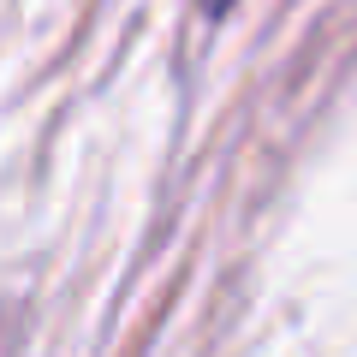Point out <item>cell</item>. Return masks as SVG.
I'll return each mask as SVG.
<instances>
[{"mask_svg": "<svg viewBox=\"0 0 357 357\" xmlns=\"http://www.w3.org/2000/svg\"><path fill=\"white\" fill-rule=\"evenodd\" d=\"M227 6H232V0H203V13H208V18H220Z\"/></svg>", "mask_w": 357, "mask_h": 357, "instance_id": "obj_1", "label": "cell"}]
</instances>
